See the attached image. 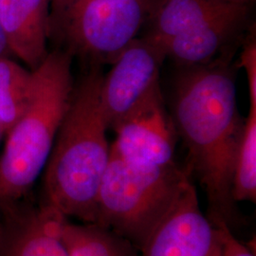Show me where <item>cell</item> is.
<instances>
[{"mask_svg":"<svg viewBox=\"0 0 256 256\" xmlns=\"http://www.w3.org/2000/svg\"><path fill=\"white\" fill-rule=\"evenodd\" d=\"M64 239L68 256H138L126 238L97 224L64 223Z\"/></svg>","mask_w":256,"mask_h":256,"instance_id":"obj_13","label":"cell"},{"mask_svg":"<svg viewBox=\"0 0 256 256\" xmlns=\"http://www.w3.org/2000/svg\"><path fill=\"white\" fill-rule=\"evenodd\" d=\"M6 56H9L10 57V52L9 48L7 46V43L5 41V38L3 36V32H2V30L0 27V57H6Z\"/></svg>","mask_w":256,"mask_h":256,"instance_id":"obj_18","label":"cell"},{"mask_svg":"<svg viewBox=\"0 0 256 256\" xmlns=\"http://www.w3.org/2000/svg\"><path fill=\"white\" fill-rule=\"evenodd\" d=\"M248 16L250 7H247L158 42L164 50L166 59L170 58L180 68L212 64L224 58H232L236 46L246 37Z\"/></svg>","mask_w":256,"mask_h":256,"instance_id":"obj_9","label":"cell"},{"mask_svg":"<svg viewBox=\"0 0 256 256\" xmlns=\"http://www.w3.org/2000/svg\"><path fill=\"white\" fill-rule=\"evenodd\" d=\"M138 252L140 256H221L220 232L202 212L190 178Z\"/></svg>","mask_w":256,"mask_h":256,"instance_id":"obj_7","label":"cell"},{"mask_svg":"<svg viewBox=\"0 0 256 256\" xmlns=\"http://www.w3.org/2000/svg\"><path fill=\"white\" fill-rule=\"evenodd\" d=\"M247 7L223 0H162L147 36L162 41Z\"/></svg>","mask_w":256,"mask_h":256,"instance_id":"obj_11","label":"cell"},{"mask_svg":"<svg viewBox=\"0 0 256 256\" xmlns=\"http://www.w3.org/2000/svg\"><path fill=\"white\" fill-rule=\"evenodd\" d=\"M178 165L149 169L130 164L111 151L97 198L95 224L142 245L188 178Z\"/></svg>","mask_w":256,"mask_h":256,"instance_id":"obj_4","label":"cell"},{"mask_svg":"<svg viewBox=\"0 0 256 256\" xmlns=\"http://www.w3.org/2000/svg\"><path fill=\"white\" fill-rule=\"evenodd\" d=\"M232 196L234 202H256V108H250L234 158Z\"/></svg>","mask_w":256,"mask_h":256,"instance_id":"obj_15","label":"cell"},{"mask_svg":"<svg viewBox=\"0 0 256 256\" xmlns=\"http://www.w3.org/2000/svg\"><path fill=\"white\" fill-rule=\"evenodd\" d=\"M112 129L116 138L111 151L130 164L149 169L176 166V131L165 108L160 84Z\"/></svg>","mask_w":256,"mask_h":256,"instance_id":"obj_6","label":"cell"},{"mask_svg":"<svg viewBox=\"0 0 256 256\" xmlns=\"http://www.w3.org/2000/svg\"><path fill=\"white\" fill-rule=\"evenodd\" d=\"M220 232L221 256H256L254 252L238 240L232 234L229 225L223 220H212Z\"/></svg>","mask_w":256,"mask_h":256,"instance_id":"obj_17","label":"cell"},{"mask_svg":"<svg viewBox=\"0 0 256 256\" xmlns=\"http://www.w3.org/2000/svg\"><path fill=\"white\" fill-rule=\"evenodd\" d=\"M32 72L27 108L0 154V202L18 198L42 174L74 92L70 54L48 52Z\"/></svg>","mask_w":256,"mask_h":256,"instance_id":"obj_3","label":"cell"},{"mask_svg":"<svg viewBox=\"0 0 256 256\" xmlns=\"http://www.w3.org/2000/svg\"><path fill=\"white\" fill-rule=\"evenodd\" d=\"M229 3H234V4H239V5H247L250 6L254 0H223Z\"/></svg>","mask_w":256,"mask_h":256,"instance_id":"obj_19","label":"cell"},{"mask_svg":"<svg viewBox=\"0 0 256 256\" xmlns=\"http://www.w3.org/2000/svg\"><path fill=\"white\" fill-rule=\"evenodd\" d=\"M32 84V70L12 57H0V132L3 137L27 108Z\"/></svg>","mask_w":256,"mask_h":256,"instance_id":"obj_14","label":"cell"},{"mask_svg":"<svg viewBox=\"0 0 256 256\" xmlns=\"http://www.w3.org/2000/svg\"><path fill=\"white\" fill-rule=\"evenodd\" d=\"M66 220L44 203L19 229L6 256H68L64 239Z\"/></svg>","mask_w":256,"mask_h":256,"instance_id":"obj_12","label":"cell"},{"mask_svg":"<svg viewBox=\"0 0 256 256\" xmlns=\"http://www.w3.org/2000/svg\"><path fill=\"white\" fill-rule=\"evenodd\" d=\"M102 74L94 64L74 86L70 106L44 169L45 204L66 218L96 222L97 198L111 146L100 102Z\"/></svg>","mask_w":256,"mask_h":256,"instance_id":"obj_2","label":"cell"},{"mask_svg":"<svg viewBox=\"0 0 256 256\" xmlns=\"http://www.w3.org/2000/svg\"><path fill=\"white\" fill-rule=\"evenodd\" d=\"M52 0H0V27L12 56L34 70L46 55Z\"/></svg>","mask_w":256,"mask_h":256,"instance_id":"obj_10","label":"cell"},{"mask_svg":"<svg viewBox=\"0 0 256 256\" xmlns=\"http://www.w3.org/2000/svg\"><path fill=\"white\" fill-rule=\"evenodd\" d=\"M242 42V52L239 57V66L247 74L250 95V108H256V32L250 30Z\"/></svg>","mask_w":256,"mask_h":256,"instance_id":"obj_16","label":"cell"},{"mask_svg":"<svg viewBox=\"0 0 256 256\" xmlns=\"http://www.w3.org/2000/svg\"><path fill=\"white\" fill-rule=\"evenodd\" d=\"M52 1H54V0H52ZM52 1H50V2H52Z\"/></svg>","mask_w":256,"mask_h":256,"instance_id":"obj_21","label":"cell"},{"mask_svg":"<svg viewBox=\"0 0 256 256\" xmlns=\"http://www.w3.org/2000/svg\"><path fill=\"white\" fill-rule=\"evenodd\" d=\"M171 117L188 150V171L198 176L207 194L210 220L229 225L234 214V164L245 126L238 110L232 58L180 68Z\"/></svg>","mask_w":256,"mask_h":256,"instance_id":"obj_1","label":"cell"},{"mask_svg":"<svg viewBox=\"0 0 256 256\" xmlns=\"http://www.w3.org/2000/svg\"><path fill=\"white\" fill-rule=\"evenodd\" d=\"M3 137V136H2V134H1V132H0V140H1V138Z\"/></svg>","mask_w":256,"mask_h":256,"instance_id":"obj_20","label":"cell"},{"mask_svg":"<svg viewBox=\"0 0 256 256\" xmlns=\"http://www.w3.org/2000/svg\"><path fill=\"white\" fill-rule=\"evenodd\" d=\"M164 50L152 37H137L112 62L100 86L102 111L108 128L142 101L160 84Z\"/></svg>","mask_w":256,"mask_h":256,"instance_id":"obj_8","label":"cell"},{"mask_svg":"<svg viewBox=\"0 0 256 256\" xmlns=\"http://www.w3.org/2000/svg\"><path fill=\"white\" fill-rule=\"evenodd\" d=\"M162 0H54V16L75 52L112 64Z\"/></svg>","mask_w":256,"mask_h":256,"instance_id":"obj_5","label":"cell"}]
</instances>
